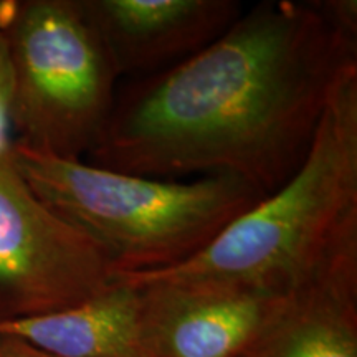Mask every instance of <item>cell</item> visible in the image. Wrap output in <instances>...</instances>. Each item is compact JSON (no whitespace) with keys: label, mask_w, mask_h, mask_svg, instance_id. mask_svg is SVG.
Returning a JSON list of instances; mask_svg holds the SVG:
<instances>
[{"label":"cell","mask_w":357,"mask_h":357,"mask_svg":"<svg viewBox=\"0 0 357 357\" xmlns=\"http://www.w3.org/2000/svg\"><path fill=\"white\" fill-rule=\"evenodd\" d=\"M356 0H270L121 96L91 149L134 176L234 177L263 195L301 166L337 83L357 66Z\"/></svg>","instance_id":"1"},{"label":"cell","mask_w":357,"mask_h":357,"mask_svg":"<svg viewBox=\"0 0 357 357\" xmlns=\"http://www.w3.org/2000/svg\"><path fill=\"white\" fill-rule=\"evenodd\" d=\"M357 253V66L337 83L296 172L167 270L119 275L234 284L288 296Z\"/></svg>","instance_id":"2"},{"label":"cell","mask_w":357,"mask_h":357,"mask_svg":"<svg viewBox=\"0 0 357 357\" xmlns=\"http://www.w3.org/2000/svg\"><path fill=\"white\" fill-rule=\"evenodd\" d=\"M10 158L33 194L100 247L114 276L167 270L190 260L265 197L234 177L134 176L17 142Z\"/></svg>","instance_id":"3"},{"label":"cell","mask_w":357,"mask_h":357,"mask_svg":"<svg viewBox=\"0 0 357 357\" xmlns=\"http://www.w3.org/2000/svg\"><path fill=\"white\" fill-rule=\"evenodd\" d=\"M13 142L79 159L100 139L119 77L78 0H0Z\"/></svg>","instance_id":"4"},{"label":"cell","mask_w":357,"mask_h":357,"mask_svg":"<svg viewBox=\"0 0 357 357\" xmlns=\"http://www.w3.org/2000/svg\"><path fill=\"white\" fill-rule=\"evenodd\" d=\"M113 283L100 247L33 194L10 149L0 154V321L77 306Z\"/></svg>","instance_id":"5"},{"label":"cell","mask_w":357,"mask_h":357,"mask_svg":"<svg viewBox=\"0 0 357 357\" xmlns=\"http://www.w3.org/2000/svg\"><path fill=\"white\" fill-rule=\"evenodd\" d=\"M129 284L141 289L147 357H247L289 296L205 281Z\"/></svg>","instance_id":"6"},{"label":"cell","mask_w":357,"mask_h":357,"mask_svg":"<svg viewBox=\"0 0 357 357\" xmlns=\"http://www.w3.org/2000/svg\"><path fill=\"white\" fill-rule=\"evenodd\" d=\"M78 6L118 75L178 63L242 15L235 0H78Z\"/></svg>","instance_id":"7"},{"label":"cell","mask_w":357,"mask_h":357,"mask_svg":"<svg viewBox=\"0 0 357 357\" xmlns=\"http://www.w3.org/2000/svg\"><path fill=\"white\" fill-rule=\"evenodd\" d=\"M247 357H357V253L289 294Z\"/></svg>","instance_id":"8"},{"label":"cell","mask_w":357,"mask_h":357,"mask_svg":"<svg viewBox=\"0 0 357 357\" xmlns=\"http://www.w3.org/2000/svg\"><path fill=\"white\" fill-rule=\"evenodd\" d=\"M17 336L58 357H147L141 289L116 280L108 289L50 314L0 321Z\"/></svg>","instance_id":"9"},{"label":"cell","mask_w":357,"mask_h":357,"mask_svg":"<svg viewBox=\"0 0 357 357\" xmlns=\"http://www.w3.org/2000/svg\"><path fill=\"white\" fill-rule=\"evenodd\" d=\"M10 96H12V73L10 58H8L7 38L0 26V154L7 153L12 147L13 136L10 128Z\"/></svg>","instance_id":"10"},{"label":"cell","mask_w":357,"mask_h":357,"mask_svg":"<svg viewBox=\"0 0 357 357\" xmlns=\"http://www.w3.org/2000/svg\"><path fill=\"white\" fill-rule=\"evenodd\" d=\"M0 357H58L50 352L40 349L30 344L24 339L10 336V334H0Z\"/></svg>","instance_id":"11"}]
</instances>
